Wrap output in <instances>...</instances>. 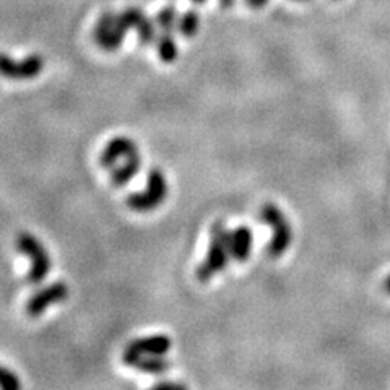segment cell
Here are the masks:
<instances>
[{
  "mask_svg": "<svg viewBox=\"0 0 390 390\" xmlns=\"http://www.w3.org/2000/svg\"><path fill=\"white\" fill-rule=\"evenodd\" d=\"M231 257V247H229V231L226 229L223 221H216L211 226L210 233V245L209 252L204 262L197 268L195 277L199 282H209L213 278L216 273L223 272L228 267Z\"/></svg>",
  "mask_w": 390,
  "mask_h": 390,
  "instance_id": "6da1fadb",
  "label": "cell"
},
{
  "mask_svg": "<svg viewBox=\"0 0 390 390\" xmlns=\"http://www.w3.org/2000/svg\"><path fill=\"white\" fill-rule=\"evenodd\" d=\"M259 215L263 223L272 228V239L267 245L268 257H282L293 243V228L290 221H288L280 206L275 204H263Z\"/></svg>",
  "mask_w": 390,
  "mask_h": 390,
  "instance_id": "7a4b0ae2",
  "label": "cell"
},
{
  "mask_svg": "<svg viewBox=\"0 0 390 390\" xmlns=\"http://www.w3.org/2000/svg\"><path fill=\"white\" fill-rule=\"evenodd\" d=\"M168 181L165 172L160 168H153L148 172L147 177V189L142 192H133L129 194L125 205L137 213H148V211L156 210L168 197Z\"/></svg>",
  "mask_w": 390,
  "mask_h": 390,
  "instance_id": "3957f363",
  "label": "cell"
},
{
  "mask_svg": "<svg viewBox=\"0 0 390 390\" xmlns=\"http://www.w3.org/2000/svg\"><path fill=\"white\" fill-rule=\"evenodd\" d=\"M17 249L25 257L31 259V267L26 275V282L30 285H40L44 282L51 272L52 262L41 241L36 239L31 233H20L17 238Z\"/></svg>",
  "mask_w": 390,
  "mask_h": 390,
  "instance_id": "277c9868",
  "label": "cell"
},
{
  "mask_svg": "<svg viewBox=\"0 0 390 390\" xmlns=\"http://www.w3.org/2000/svg\"><path fill=\"white\" fill-rule=\"evenodd\" d=\"M70 295L69 286L64 282H56L51 283L41 290H38L35 295H31L30 300H28L25 306V312L28 317L31 319H36V317H41L44 314L47 307L59 304V302H64L67 298Z\"/></svg>",
  "mask_w": 390,
  "mask_h": 390,
  "instance_id": "5b68a950",
  "label": "cell"
},
{
  "mask_svg": "<svg viewBox=\"0 0 390 390\" xmlns=\"http://www.w3.org/2000/svg\"><path fill=\"white\" fill-rule=\"evenodd\" d=\"M44 70V59L31 54L23 60H13L7 54H0V75L8 80H31Z\"/></svg>",
  "mask_w": 390,
  "mask_h": 390,
  "instance_id": "8992f818",
  "label": "cell"
},
{
  "mask_svg": "<svg viewBox=\"0 0 390 390\" xmlns=\"http://www.w3.org/2000/svg\"><path fill=\"white\" fill-rule=\"evenodd\" d=\"M137 143L136 140L129 137H114L113 140L108 142V145L103 148L99 155V165L104 170H111L114 168L117 163L122 160V158H127L133 153H137Z\"/></svg>",
  "mask_w": 390,
  "mask_h": 390,
  "instance_id": "52a82bcc",
  "label": "cell"
},
{
  "mask_svg": "<svg viewBox=\"0 0 390 390\" xmlns=\"http://www.w3.org/2000/svg\"><path fill=\"white\" fill-rule=\"evenodd\" d=\"M172 341L166 335H150L142 336L130 341L125 351L132 355H152V356H165L171 350Z\"/></svg>",
  "mask_w": 390,
  "mask_h": 390,
  "instance_id": "ba28073f",
  "label": "cell"
},
{
  "mask_svg": "<svg viewBox=\"0 0 390 390\" xmlns=\"http://www.w3.org/2000/svg\"><path fill=\"white\" fill-rule=\"evenodd\" d=\"M124 363L130 368L140 371L147 374H165L171 368V361H168L163 356H152V355H132L124 351L122 356Z\"/></svg>",
  "mask_w": 390,
  "mask_h": 390,
  "instance_id": "9c48e42d",
  "label": "cell"
},
{
  "mask_svg": "<svg viewBox=\"0 0 390 390\" xmlns=\"http://www.w3.org/2000/svg\"><path fill=\"white\" fill-rule=\"evenodd\" d=\"M252 244H254V234L249 226L241 225L233 231H229V247H231V257L236 262H245L252 254Z\"/></svg>",
  "mask_w": 390,
  "mask_h": 390,
  "instance_id": "30bf717a",
  "label": "cell"
},
{
  "mask_svg": "<svg viewBox=\"0 0 390 390\" xmlns=\"http://www.w3.org/2000/svg\"><path fill=\"white\" fill-rule=\"evenodd\" d=\"M140 168H142V158L137 152L133 153V155L125 158L122 165H117L113 168V171H111V186L117 187V189L125 187L138 174V172H140Z\"/></svg>",
  "mask_w": 390,
  "mask_h": 390,
  "instance_id": "8fae6325",
  "label": "cell"
},
{
  "mask_svg": "<svg viewBox=\"0 0 390 390\" xmlns=\"http://www.w3.org/2000/svg\"><path fill=\"white\" fill-rule=\"evenodd\" d=\"M156 49L158 56L165 64H172L179 56L174 40V31H161V35L156 38Z\"/></svg>",
  "mask_w": 390,
  "mask_h": 390,
  "instance_id": "7c38bea8",
  "label": "cell"
},
{
  "mask_svg": "<svg viewBox=\"0 0 390 390\" xmlns=\"http://www.w3.org/2000/svg\"><path fill=\"white\" fill-rule=\"evenodd\" d=\"M200 17L197 10H187L179 20H177V31L184 38H194L199 33Z\"/></svg>",
  "mask_w": 390,
  "mask_h": 390,
  "instance_id": "4fadbf2b",
  "label": "cell"
},
{
  "mask_svg": "<svg viewBox=\"0 0 390 390\" xmlns=\"http://www.w3.org/2000/svg\"><path fill=\"white\" fill-rule=\"evenodd\" d=\"M136 30L140 46H150L153 42H156V23H153L147 15L142 18V22L138 23Z\"/></svg>",
  "mask_w": 390,
  "mask_h": 390,
  "instance_id": "5bb4252c",
  "label": "cell"
},
{
  "mask_svg": "<svg viewBox=\"0 0 390 390\" xmlns=\"http://www.w3.org/2000/svg\"><path fill=\"white\" fill-rule=\"evenodd\" d=\"M177 20H179V18H177L176 7L168 6L158 13L155 18V23L161 31H174L177 30Z\"/></svg>",
  "mask_w": 390,
  "mask_h": 390,
  "instance_id": "9a60e30c",
  "label": "cell"
},
{
  "mask_svg": "<svg viewBox=\"0 0 390 390\" xmlns=\"http://www.w3.org/2000/svg\"><path fill=\"white\" fill-rule=\"evenodd\" d=\"M115 17H117V15H115V13L111 12V10L104 12L103 15L99 17V20H98V23H96L95 31H93V40H95L96 44H98L101 40H104V38L111 33V30H113V26L115 23Z\"/></svg>",
  "mask_w": 390,
  "mask_h": 390,
  "instance_id": "2e32d148",
  "label": "cell"
},
{
  "mask_svg": "<svg viewBox=\"0 0 390 390\" xmlns=\"http://www.w3.org/2000/svg\"><path fill=\"white\" fill-rule=\"evenodd\" d=\"M0 387L3 390H18L22 387V382L15 373L0 366Z\"/></svg>",
  "mask_w": 390,
  "mask_h": 390,
  "instance_id": "e0dca14e",
  "label": "cell"
},
{
  "mask_svg": "<svg viewBox=\"0 0 390 390\" xmlns=\"http://www.w3.org/2000/svg\"><path fill=\"white\" fill-rule=\"evenodd\" d=\"M156 390H186L184 384H174V382H158L153 385Z\"/></svg>",
  "mask_w": 390,
  "mask_h": 390,
  "instance_id": "ac0fdd59",
  "label": "cell"
},
{
  "mask_svg": "<svg viewBox=\"0 0 390 390\" xmlns=\"http://www.w3.org/2000/svg\"><path fill=\"white\" fill-rule=\"evenodd\" d=\"M268 3V0H245V6L250 7V8H262V7H266Z\"/></svg>",
  "mask_w": 390,
  "mask_h": 390,
  "instance_id": "d6986e66",
  "label": "cell"
},
{
  "mask_svg": "<svg viewBox=\"0 0 390 390\" xmlns=\"http://www.w3.org/2000/svg\"><path fill=\"white\" fill-rule=\"evenodd\" d=\"M234 2H236V0H220V7L229 8V7L234 6Z\"/></svg>",
  "mask_w": 390,
  "mask_h": 390,
  "instance_id": "ffe728a7",
  "label": "cell"
},
{
  "mask_svg": "<svg viewBox=\"0 0 390 390\" xmlns=\"http://www.w3.org/2000/svg\"><path fill=\"white\" fill-rule=\"evenodd\" d=\"M384 291L387 293V295L390 296V275L384 280Z\"/></svg>",
  "mask_w": 390,
  "mask_h": 390,
  "instance_id": "44dd1931",
  "label": "cell"
},
{
  "mask_svg": "<svg viewBox=\"0 0 390 390\" xmlns=\"http://www.w3.org/2000/svg\"><path fill=\"white\" fill-rule=\"evenodd\" d=\"M190 2H194V3H199V6H202V3H205L206 0H190Z\"/></svg>",
  "mask_w": 390,
  "mask_h": 390,
  "instance_id": "7402d4cb",
  "label": "cell"
},
{
  "mask_svg": "<svg viewBox=\"0 0 390 390\" xmlns=\"http://www.w3.org/2000/svg\"><path fill=\"white\" fill-rule=\"evenodd\" d=\"M296 2H304V0H296Z\"/></svg>",
  "mask_w": 390,
  "mask_h": 390,
  "instance_id": "603a6c76",
  "label": "cell"
}]
</instances>
